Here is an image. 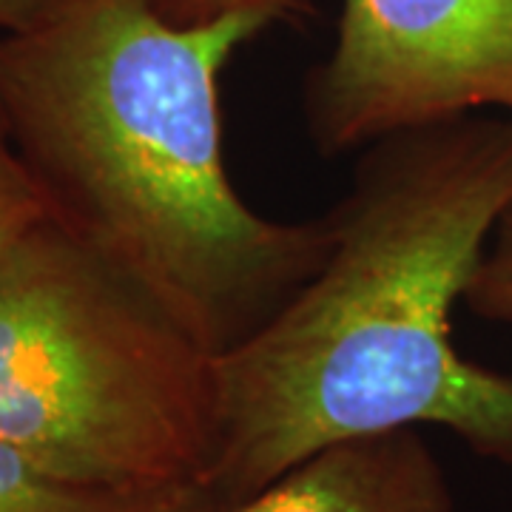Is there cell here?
<instances>
[{"mask_svg": "<svg viewBox=\"0 0 512 512\" xmlns=\"http://www.w3.org/2000/svg\"><path fill=\"white\" fill-rule=\"evenodd\" d=\"M512 205V114L407 128L359 154L328 208L311 282L214 356V456L202 487L231 510L339 441L441 427L512 467V373L453 342V311Z\"/></svg>", "mask_w": 512, "mask_h": 512, "instance_id": "cell-1", "label": "cell"}, {"mask_svg": "<svg viewBox=\"0 0 512 512\" xmlns=\"http://www.w3.org/2000/svg\"><path fill=\"white\" fill-rule=\"evenodd\" d=\"M0 512H217L202 484L94 487L55 476L0 441Z\"/></svg>", "mask_w": 512, "mask_h": 512, "instance_id": "cell-6", "label": "cell"}, {"mask_svg": "<svg viewBox=\"0 0 512 512\" xmlns=\"http://www.w3.org/2000/svg\"><path fill=\"white\" fill-rule=\"evenodd\" d=\"M464 308L484 322L512 325V205L495 225L493 239L464 293Z\"/></svg>", "mask_w": 512, "mask_h": 512, "instance_id": "cell-8", "label": "cell"}, {"mask_svg": "<svg viewBox=\"0 0 512 512\" xmlns=\"http://www.w3.org/2000/svg\"><path fill=\"white\" fill-rule=\"evenodd\" d=\"M69 0H0V32L35 29L66 6Z\"/></svg>", "mask_w": 512, "mask_h": 512, "instance_id": "cell-10", "label": "cell"}, {"mask_svg": "<svg viewBox=\"0 0 512 512\" xmlns=\"http://www.w3.org/2000/svg\"><path fill=\"white\" fill-rule=\"evenodd\" d=\"M225 512H456V498L410 427L330 444Z\"/></svg>", "mask_w": 512, "mask_h": 512, "instance_id": "cell-5", "label": "cell"}, {"mask_svg": "<svg viewBox=\"0 0 512 512\" xmlns=\"http://www.w3.org/2000/svg\"><path fill=\"white\" fill-rule=\"evenodd\" d=\"M165 20L177 26H197L225 18L231 12H265L276 23H296L316 9V0H148Z\"/></svg>", "mask_w": 512, "mask_h": 512, "instance_id": "cell-9", "label": "cell"}, {"mask_svg": "<svg viewBox=\"0 0 512 512\" xmlns=\"http://www.w3.org/2000/svg\"><path fill=\"white\" fill-rule=\"evenodd\" d=\"M487 109L512 114V0H342L302 92L322 157Z\"/></svg>", "mask_w": 512, "mask_h": 512, "instance_id": "cell-4", "label": "cell"}, {"mask_svg": "<svg viewBox=\"0 0 512 512\" xmlns=\"http://www.w3.org/2000/svg\"><path fill=\"white\" fill-rule=\"evenodd\" d=\"M274 23L177 26L148 0H69L0 32V111L55 217L211 356L265 328L333 245L328 211L265 217L222 160L220 77Z\"/></svg>", "mask_w": 512, "mask_h": 512, "instance_id": "cell-2", "label": "cell"}, {"mask_svg": "<svg viewBox=\"0 0 512 512\" xmlns=\"http://www.w3.org/2000/svg\"><path fill=\"white\" fill-rule=\"evenodd\" d=\"M55 217L52 202L20 157L0 111V248L32 231L43 220Z\"/></svg>", "mask_w": 512, "mask_h": 512, "instance_id": "cell-7", "label": "cell"}, {"mask_svg": "<svg viewBox=\"0 0 512 512\" xmlns=\"http://www.w3.org/2000/svg\"><path fill=\"white\" fill-rule=\"evenodd\" d=\"M0 441L120 490L214 456V356L57 217L0 248Z\"/></svg>", "mask_w": 512, "mask_h": 512, "instance_id": "cell-3", "label": "cell"}]
</instances>
